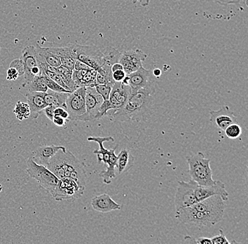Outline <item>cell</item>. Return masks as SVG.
Wrapping results in <instances>:
<instances>
[{"label":"cell","instance_id":"3","mask_svg":"<svg viewBox=\"0 0 248 244\" xmlns=\"http://www.w3.org/2000/svg\"><path fill=\"white\" fill-rule=\"evenodd\" d=\"M186 160L188 163L189 174L192 180L201 186H209L216 182V180L212 178L210 160L207 158L202 152L192 154L186 157Z\"/></svg>","mask_w":248,"mask_h":244},{"label":"cell","instance_id":"36","mask_svg":"<svg viewBox=\"0 0 248 244\" xmlns=\"http://www.w3.org/2000/svg\"><path fill=\"white\" fill-rule=\"evenodd\" d=\"M9 67H13L18 71L19 76L23 75L24 74V66L21 58H15V60L12 61L9 64Z\"/></svg>","mask_w":248,"mask_h":244},{"label":"cell","instance_id":"16","mask_svg":"<svg viewBox=\"0 0 248 244\" xmlns=\"http://www.w3.org/2000/svg\"><path fill=\"white\" fill-rule=\"evenodd\" d=\"M193 208L202 212L212 213L224 217L225 208L224 201L218 195L212 196L191 205Z\"/></svg>","mask_w":248,"mask_h":244},{"label":"cell","instance_id":"31","mask_svg":"<svg viewBox=\"0 0 248 244\" xmlns=\"http://www.w3.org/2000/svg\"><path fill=\"white\" fill-rule=\"evenodd\" d=\"M224 132L228 138L231 139V140H235V139L239 138L240 135L243 133V129L239 124L234 123L229 125L224 129Z\"/></svg>","mask_w":248,"mask_h":244},{"label":"cell","instance_id":"6","mask_svg":"<svg viewBox=\"0 0 248 244\" xmlns=\"http://www.w3.org/2000/svg\"><path fill=\"white\" fill-rule=\"evenodd\" d=\"M26 164V172L29 175L35 179L42 188L51 194L60 180L46 166L38 164L31 157L28 159Z\"/></svg>","mask_w":248,"mask_h":244},{"label":"cell","instance_id":"28","mask_svg":"<svg viewBox=\"0 0 248 244\" xmlns=\"http://www.w3.org/2000/svg\"><path fill=\"white\" fill-rule=\"evenodd\" d=\"M56 72L60 74L62 80H63L66 86L71 89V91L73 92V91L77 89V87H76L75 83L73 81V70L64 67V66H60L59 67L56 68Z\"/></svg>","mask_w":248,"mask_h":244},{"label":"cell","instance_id":"44","mask_svg":"<svg viewBox=\"0 0 248 244\" xmlns=\"http://www.w3.org/2000/svg\"><path fill=\"white\" fill-rule=\"evenodd\" d=\"M150 0H133V4H136V3L139 2L140 6L142 7H147L150 4Z\"/></svg>","mask_w":248,"mask_h":244},{"label":"cell","instance_id":"20","mask_svg":"<svg viewBox=\"0 0 248 244\" xmlns=\"http://www.w3.org/2000/svg\"><path fill=\"white\" fill-rule=\"evenodd\" d=\"M21 58L24 66L23 75H24L25 83H29L32 79L31 75V69L35 66H38V59L35 53V47L27 46L25 47L21 52Z\"/></svg>","mask_w":248,"mask_h":244},{"label":"cell","instance_id":"29","mask_svg":"<svg viewBox=\"0 0 248 244\" xmlns=\"http://www.w3.org/2000/svg\"><path fill=\"white\" fill-rule=\"evenodd\" d=\"M14 114L20 121H22L26 119H29L31 116V109L28 103L23 101H18L16 103Z\"/></svg>","mask_w":248,"mask_h":244},{"label":"cell","instance_id":"40","mask_svg":"<svg viewBox=\"0 0 248 244\" xmlns=\"http://www.w3.org/2000/svg\"><path fill=\"white\" fill-rule=\"evenodd\" d=\"M68 121H69V120L62 118V117L60 116V115H54L53 120H52L54 124L56 126L60 127V128L66 126V123H67Z\"/></svg>","mask_w":248,"mask_h":244},{"label":"cell","instance_id":"27","mask_svg":"<svg viewBox=\"0 0 248 244\" xmlns=\"http://www.w3.org/2000/svg\"><path fill=\"white\" fill-rule=\"evenodd\" d=\"M70 93V92H69ZM68 94L66 92H44V99L46 106H53L54 107H62L66 110V101Z\"/></svg>","mask_w":248,"mask_h":244},{"label":"cell","instance_id":"19","mask_svg":"<svg viewBox=\"0 0 248 244\" xmlns=\"http://www.w3.org/2000/svg\"><path fill=\"white\" fill-rule=\"evenodd\" d=\"M91 205L97 212L105 213L118 211L122 208L121 205L114 201L108 194H102L93 198Z\"/></svg>","mask_w":248,"mask_h":244},{"label":"cell","instance_id":"15","mask_svg":"<svg viewBox=\"0 0 248 244\" xmlns=\"http://www.w3.org/2000/svg\"><path fill=\"white\" fill-rule=\"evenodd\" d=\"M195 195L197 202L215 195L220 196L224 201L229 200V192L226 189V185L219 180H216L214 185L209 186L197 185L195 190Z\"/></svg>","mask_w":248,"mask_h":244},{"label":"cell","instance_id":"38","mask_svg":"<svg viewBox=\"0 0 248 244\" xmlns=\"http://www.w3.org/2000/svg\"><path fill=\"white\" fill-rule=\"evenodd\" d=\"M111 72H112L113 80L115 82H122L126 75L124 69H119V70H116Z\"/></svg>","mask_w":248,"mask_h":244},{"label":"cell","instance_id":"11","mask_svg":"<svg viewBox=\"0 0 248 244\" xmlns=\"http://www.w3.org/2000/svg\"><path fill=\"white\" fill-rule=\"evenodd\" d=\"M103 101V98L97 92L95 87H87L86 94H85L86 111L79 118V121H91V120H96L99 108L100 107Z\"/></svg>","mask_w":248,"mask_h":244},{"label":"cell","instance_id":"4","mask_svg":"<svg viewBox=\"0 0 248 244\" xmlns=\"http://www.w3.org/2000/svg\"><path fill=\"white\" fill-rule=\"evenodd\" d=\"M62 168L64 171L65 177H69L77 182L80 187L85 188L87 181V174L85 164L79 160L72 152L60 150L57 151Z\"/></svg>","mask_w":248,"mask_h":244},{"label":"cell","instance_id":"12","mask_svg":"<svg viewBox=\"0 0 248 244\" xmlns=\"http://www.w3.org/2000/svg\"><path fill=\"white\" fill-rule=\"evenodd\" d=\"M131 95V89L128 85H124L122 82H115L108 98L111 110L108 111V115L123 107Z\"/></svg>","mask_w":248,"mask_h":244},{"label":"cell","instance_id":"8","mask_svg":"<svg viewBox=\"0 0 248 244\" xmlns=\"http://www.w3.org/2000/svg\"><path fill=\"white\" fill-rule=\"evenodd\" d=\"M76 58L94 70H98L104 63L103 52L93 46L70 44Z\"/></svg>","mask_w":248,"mask_h":244},{"label":"cell","instance_id":"37","mask_svg":"<svg viewBox=\"0 0 248 244\" xmlns=\"http://www.w3.org/2000/svg\"><path fill=\"white\" fill-rule=\"evenodd\" d=\"M7 80L8 81H15L19 77L18 71L13 67H9L7 72Z\"/></svg>","mask_w":248,"mask_h":244},{"label":"cell","instance_id":"13","mask_svg":"<svg viewBox=\"0 0 248 244\" xmlns=\"http://www.w3.org/2000/svg\"><path fill=\"white\" fill-rule=\"evenodd\" d=\"M128 85L131 89V93L144 88L155 87V80L153 78V72L147 70L143 66L135 72L128 74Z\"/></svg>","mask_w":248,"mask_h":244},{"label":"cell","instance_id":"25","mask_svg":"<svg viewBox=\"0 0 248 244\" xmlns=\"http://www.w3.org/2000/svg\"><path fill=\"white\" fill-rule=\"evenodd\" d=\"M135 158L132 155L131 151L127 149H123L117 156L116 168L119 174L127 172L134 165Z\"/></svg>","mask_w":248,"mask_h":244},{"label":"cell","instance_id":"41","mask_svg":"<svg viewBox=\"0 0 248 244\" xmlns=\"http://www.w3.org/2000/svg\"><path fill=\"white\" fill-rule=\"evenodd\" d=\"M54 115H60L62 118L69 120V114L66 109L62 107H57L54 110Z\"/></svg>","mask_w":248,"mask_h":244},{"label":"cell","instance_id":"32","mask_svg":"<svg viewBox=\"0 0 248 244\" xmlns=\"http://www.w3.org/2000/svg\"><path fill=\"white\" fill-rule=\"evenodd\" d=\"M42 75H43V78L44 79L45 82H46L48 89H50V90L56 92H66V93L71 92L69 90H66V89L62 87L60 85L57 84L53 80H52V79L49 78L47 75H46L44 72H42Z\"/></svg>","mask_w":248,"mask_h":244},{"label":"cell","instance_id":"10","mask_svg":"<svg viewBox=\"0 0 248 244\" xmlns=\"http://www.w3.org/2000/svg\"><path fill=\"white\" fill-rule=\"evenodd\" d=\"M198 184L193 180L178 182L177 191L175 195V206L176 211L191 206L197 203L195 190Z\"/></svg>","mask_w":248,"mask_h":244},{"label":"cell","instance_id":"30","mask_svg":"<svg viewBox=\"0 0 248 244\" xmlns=\"http://www.w3.org/2000/svg\"><path fill=\"white\" fill-rule=\"evenodd\" d=\"M96 75H97V71L93 69H90L87 71L86 73L82 78L80 83L79 87H95L97 86L96 83Z\"/></svg>","mask_w":248,"mask_h":244},{"label":"cell","instance_id":"1","mask_svg":"<svg viewBox=\"0 0 248 244\" xmlns=\"http://www.w3.org/2000/svg\"><path fill=\"white\" fill-rule=\"evenodd\" d=\"M155 92V87H151L131 93L123 107L110 115L119 122L140 121L150 109Z\"/></svg>","mask_w":248,"mask_h":244},{"label":"cell","instance_id":"42","mask_svg":"<svg viewBox=\"0 0 248 244\" xmlns=\"http://www.w3.org/2000/svg\"><path fill=\"white\" fill-rule=\"evenodd\" d=\"M212 1L221 5H228V4H239L242 0H212Z\"/></svg>","mask_w":248,"mask_h":244},{"label":"cell","instance_id":"18","mask_svg":"<svg viewBox=\"0 0 248 244\" xmlns=\"http://www.w3.org/2000/svg\"><path fill=\"white\" fill-rule=\"evenodd\" d=\"M60 150H63V151H66V148L62 146H55V145L42 146L37 148L32 152L31 157L38 164L46 166L51 158Z\"/></svg>","mask_w":248,"mask_h":244},{"label":"cell","instance_id":"17","mask_svg":"<svg viewBox=\"0 0 248 244\" xmlns=\"http://www.w3.org/2000/svg\"><path fill=\"white\" fill-rule=\"evenodd\" d=\"M210 122L216 128L224 130L229 125L236 123L237 118L229 106L224 105L219 110L209 111Z\"/></svg>","mask_w":248,"mask_h":244},{"label":"cell","instance_id":"9","mask_svg":"<svg viewBox=\"0 0 248 244\" xmlns=\"http://www.w3.org/2000/svg\"><path fill=\"white\" fill-rule=\"evenodd\" d=\"M85 94L86 87L77 88L73 92L68 94L66 99V111L69 114V120H79L80 116L85 114Z\"/></svg>","mask_w":248,"mask_h":244},{"label":"cell","instance_id":"23","mask_svg":"<svg viewBox=\"0 0 248 244\" xmlns=\"http://www.w3.org/2000/svg\"><path fill=\"white\" fill-rule=\"evenodd\" d=\"M35 53H36L38 61L47 63L49 66L53 67H59L62 66L60 57L52 53L48 48L42 47L37 44L35 47Z\"/></svg>","mask_w":248,"mask_h":244},{"label":"cell","instance_id":"2","mask_svg":"<svg viewBox=\"0 0 248 244\" xmlns=\"http://www.w3.org/2000/svg\"><path fill=\"white\" fill-rule=\"evenodd\" d=\"M88 141L98 144L99 149L93 151V154L97 156L99 163L102 162L106 166V169L100 172L99 176L102 179L104 183L110 185L111 180L116 177L115 168L117 163V156L116 155L115 151L119 145H116L113 149H105L104 142H114V139L112 137H89Z\"/></svg>","mask_w":248,"mask_h":244},{"label":"cell","instance_id":"26","mask_svg":"<svg viewBox=\"0 0 248 244\" xmlns=\"http://www.w3.org/2000/svg\"><path fill=\"white\" fill-rule=\"evenodd\" d=\"M103 55L104 63L100 69L108 72V75L112 76V72L111 70V66L114 63L119 62L122 53H120L115 48L108 47L105 49Z\"/></svg>","mask_w":248,"mask_h":244},{"label":"cell","instance_id":"46","mask_svg":"<svg viewBox=\"0 0 248 244\" xmlns=\"http://www.w3.org/2000/svg\"><path fill=\"white\" fill-rule=\"evenodd\" d=\"M0 66H1V61H0Z\"/></svg>","mask_w":248,"mask_h":244},{"label":"cell","instance_id":"14","mask_svg":"<svg viewBox=\"0 0 248 244\" xmlns=\"http://www.w3.org/2000/svg\"><path fill=\"white\" fill-rule=\"evenodd\" d=\"M147 57L146 54L140 49L125 51L121 55L119 62L123 66L125 73L128 75L142 66V62Z\"/></svg>","mask_w":248,"mask_h":244},{"label":"cell","instance_id":"35","mask_svg":"<svg viewBox=\"0 0 248 244\" xmlns=\"http://www.w3.org/2000/svg\"><path fill=\"white\" fill-rule=\"evenodd\" d=\"M211 241H212V244H229L232 243L228 240L222 230H219V233L217 235L211 238Z\"/></svg>","mask_w":248,"mask_h":244},{"label":"cell","instance_id":"24","mask_svg":"<svg viewBox=\"0 0 248 244\" xmlns=\"http://www.w3.org/2000/svg\"><path fill=\"white\" fill-rule=\"evenodd\" d=\"M20 90L21 93L25 95L29 92H46L48 90V87L41 73L34 77L29 83H23L20 87Z\"/></svg>","mask_w":248,"mask_h":244},{"label":"cell","instance_id":"45","mask_svg":"<svg viewBox=\"0 0 248 244\" xmlns=\"http://www.w3.org/2000/svg\"><path fill=\"white\" fill-rule=\"evenodd\" d=\"M152 72H153V76L156 78H159L162 75V71L159 69H155Z\"/></svg>","mask_w":248,"mask_h":244},{"label":"cell","instance_id":"39","mask_svg":"<svg viewBox=\"0 0 248 244\" xmlns=\"http://www.w3.org/2000/svg\"><path fill=\"white\" fill-rule=\"evenodd\" d=\"M56 107L53 106H46L44 109H43V112L44 113L45 115H46V118L49 119L51 121H52L54 116V110H55Z\"/></svg>","mask_w":248,"mask_h":244},{"label":"cell","instance_id":"7","mask_svg":"<svg viewBox=\"0 0 248 244\" xmlns=\"http://www.w3.org/2000/svg\"><path fill=\"white\" fill-rule=\"evenodd\" d=\"M84 191L85 188L80 187L77 182L69 177H64L60 180L51 195L57 201H67L74 203L83 196Z\"/></svg>","mask_w":248,"mask_h":244},{"label":"cell","instance_id":"33","mask_svg":"<svg viewBox=\"0 0 248 244\" xmlns=\"http://www.w3.org/2000/svg\"><path fill=\"white\" fill-rule=\"evenodd\" d=\"M114 84V83H108V84L105 85H97L94 87L97 92L102 96L104 101L108 100L110 93H111V89H112Z\"/></svg>","mask_w":248,"mask_h":244},{"label":"cell","instance_id":"21","mask_svg":"<svg viewBox=\"0 0 248 244\" xmlns=\"http://www.w3.org/2000/svg\"><path fill=\"white\" fill-rule=\"evenodd\" d=\"M31 109V118L36 119L43 113L46 104L44 99V92H32L25 95Z\"/></svg>","mask_w":248,"mask_h":244},{"label":"cell","instance_id":"34","mask_svg":"<svg viewBox=\"0 0 248 244\" xmlns=\"http://www.w3.org/2000/svg\"><path fill=\"white\" fill-rule=\"evenodd\" d=\"M42 72H44V73L46 74V75H47L49 78L53 80L54 82H56V83H57V84L60 85V86H62V87L66 89V90L72 92V91H71V89L66 86V85L65 84L64 82L62 80V77L60 76V75L58 72L49 70H42Z\"/></svg>","mask_w":248,"mask_h":244},{"label":"cell","instance_id":"43","mask_svg":"<svg viewBox=\"0 0 248 244\" xmlns=\"http://www.w3.org/2000/svg\"><path fill=\"white\" fill-rule=\"evenodd\" d=\"M91 68L89 66H87L84 63L81 62V61L77 60L76 61L75 65H74V70H84V69H89Z\"/></svg>","mask_w":248,"mask_h":244},{"label":"cell","instance_id":"5","mask_svg":"<svg viewBox=\"0 0 248 244\" xmlns=\"http://www.w3.org/2000/svg\"><path fill=\"white\" fill-rule=\"evenodd\" d=\"M176 217L181 223L193 225L199 228L213 226L223 219L221 216L198 211L191 206L176 211Z\"/></svg>","mask_w":248,"mask_h":244},{"label":"cell","instance_id":"22","mask_svg":"<svg viewBox=\"0 0 248 244\" xmlns=\"http://www.w3.org/2000/svg\"><path fill=\"white\" fill-rule=\"evenodd\" d=\"M52 53L60 57V61H61L62 66L68 68L71 70H74V65H75L76 58L74 52L71 49V45L64 47H52L48 48Z\"/></svg>","mask_w":248,"mask_h":244}]
</instances>
